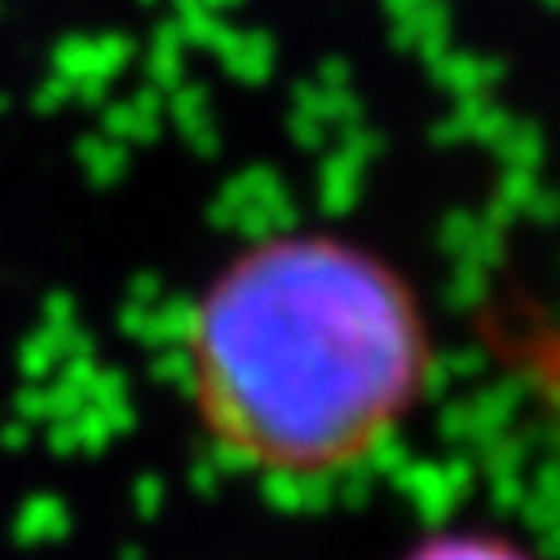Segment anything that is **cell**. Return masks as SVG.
<instances>
[{"label":"cell","instance_id":"6da1fadb","mask_svg":"<svg viewBox=\"0 0 560 560\" xmlns=\"http://www.w3.org/2000/svg\"><path fill=\"white\" fill-rule=\"evenodd\" d=\"M208 446L265 481L375 464L433 384V327L410 278L358 238L288 230L234 252L182 340Z\"/></svg>","mask_w":560,"mask_h":560},{"label":"cell","instance_id":"7a4b0ae2","mask_svg":"<svg viewBox=\"0 0 560 560\" xmlns=\"http://www.w3.org/2000/svg\"><path fill=\"white\" fill-rule=\"evenodd\" d=\"M401 560H538V556L499 529H442L424 542H415Z\"/></svg>","mask_w":560,"mask_h":560}]
</instances>
